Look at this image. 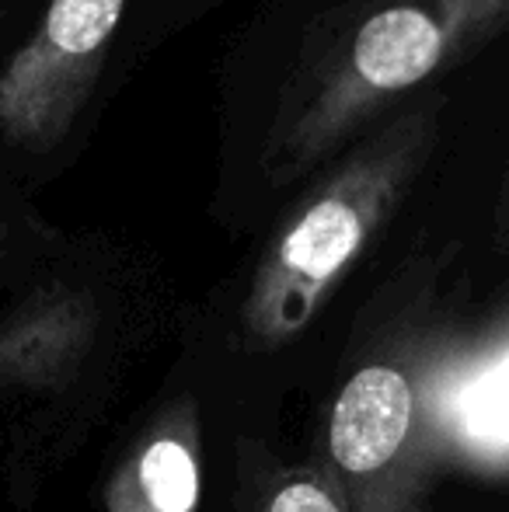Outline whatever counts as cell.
Listing matches in <instances>:
<instances>
[{
  "label": "cell",
  "mask_w": 509,
  "mask_h": 512,
  "mask_svg": "<svg viewBox=\"0 0 509 512\" xmlns=\"http://www.w3.org/2000/svg\"><path fill=\"white\" fill-rule=\"evenodd\" d=\"M509 28V0H360L325 28L279 95L265 140L276 182L349 143Z\"/></svg>",
  "instance_id": "6da1fadb"
},
{
  "label": "cell",
  "mask_w": 509,
  "mask_h": 512,
  "mask_svg": "<svg viewBox=\"0 0 509 512\" xmlns=\"http://www.w3.org/2000/svg\"><path fill=\"white\" fill-rule=\"evenodd\" d=\"M436 115V102H422L360 140L286 216L241 304L252 345H286L318 317L412 189L436 143Z\"/></svg>",
  "instance_id": "7a4b0ae2"
},
{
  "label": "cell",
  "mask_w": 509,
  "mask_h": 512,
  "mask_svg": "<svg viewBox=\"0 0 509 512\" xmlns=\"http://www.w3.org/2000/svg\"><path fill=\"white\" fill-rule=\"evenodd\" d=\"M126 0H53L32 39L0 74V133L25 150H53L102 74Z\"/></svg>",
  "instance_id": "3957f363"
},
{
  "label": "cell",
  "mask_w": 509,
  "mask_h": 512,
  "mask_svg": "<svg viewBox=\"0 0 509 512\" xmlns=\"http://www.w3.org/2000/svg\"><path fill=\"white\" fill-rule=\"evenodd\" d=\"M415 418V394L394 366H363L335 398L328 418V453L346 478L384 471L405 446Z\"/></svg>",
  "instance_id": "277c9868"
},
{
  "label": "cell",
  "mask_w": 509,
  "mask_h": 512,
  "mask_svg": "<svg viewBox=\"0 0 509 512\" xmlns=\"http://www.w3.org/2000/svg\"><path fill=\"white\" fill-rule=\"evenodd\" d=\"M203 464H199L196 408H171L105 485V512H199Z\"/></svg>",
  "instance_id": "5b68a950"
},
{
  "label": "cell",
  "mask_w": 509,
  "mask_h": 512,
  "mask_svg": "<svg viewBox=\"0 0 509 512\" xmlns=\"http://www.w3.org/2000/svg\"><path fill=\"white\" fill-rule=\"evenodd\" d=\"M84 331H88V310L77 297H53L35 304L25 310V317L0 331V380L56 370L63 356L81 345Z\"/></svg>",
  "instance_id": "8992f818"
},
{
  "label": "cell",
  "mask_w": 509,
  "mask_h": 512,
  "mask_svg": "<svg viewBox=\"0 0 509 512\" xmlns=\"http://www.w3.org/2000/svg\"><path fill=\"white\" fill-rule=\"evenodd\" d=\"M262 512H353L325 471H290L272 485Z\"/></svg>",
  "instance_id": "52a82bcc"
},
{
  "label": "cell",
  "mask_w": 509,
  "mask_h": 512,
  "mask_svg": "<svg viewBox=\"0 0 509 512\" xmlns=\"http://www.w3.org/2000/svg\"><path fill=\"white\" fill-rule=\"evenodd\" d=\"M356 512H422L405 492H394L391 485H377L370 492H360Z\"/></svg>",
  "instance_id": "ba28073f"
},
{
  "label": "cell",
  "mask_w": 509,
  "mask_h": 512,
  "mask_svg": "<svg viewBox=\"0 0 509 512\" xmlns=\"http://www.w3.org/2000/svg\"><path fill=\"white\" fill-rule=\"evenodd\" d=\"M0 241H4V227H0Z\"/></svg>",
  "instance_id": "9c48e42d"
}]
</instances>
